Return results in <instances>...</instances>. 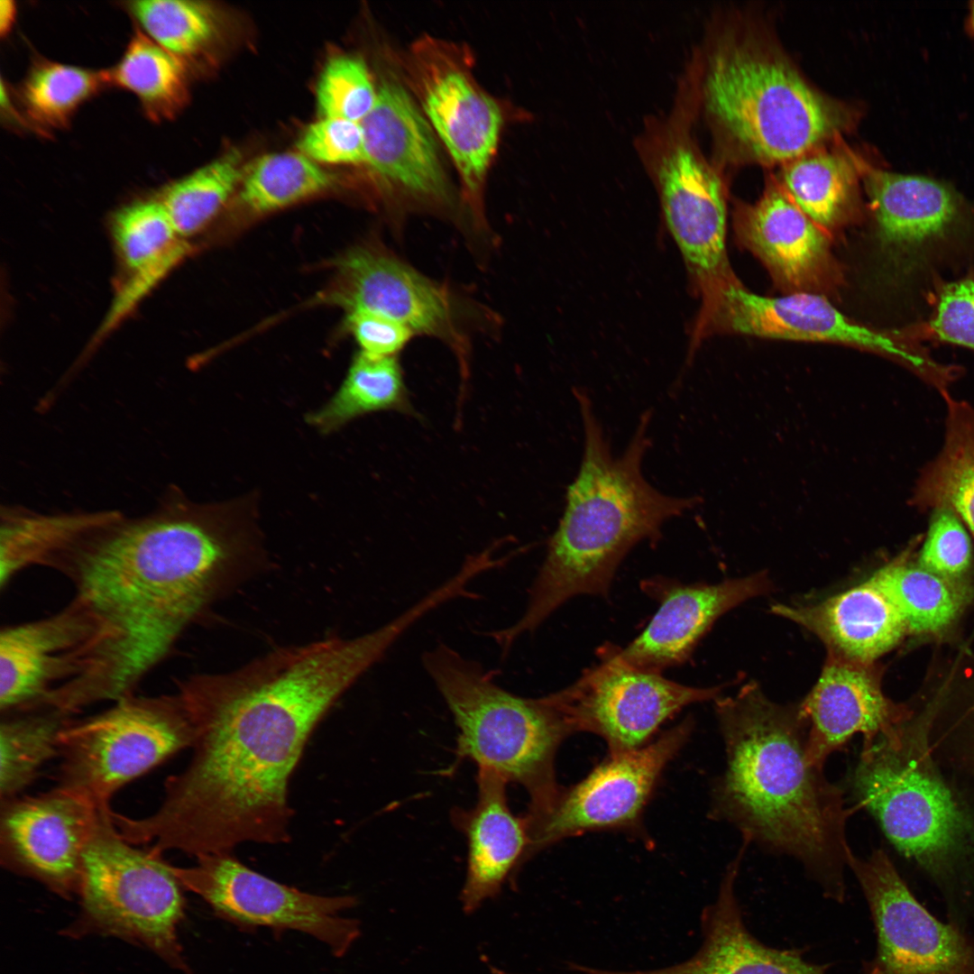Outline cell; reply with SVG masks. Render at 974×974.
I'll list each match as a JSON object with an SVG mask.
<instances>
[{
  "mask_svg": "<svg viewBox=\"0 0 974 974\" xmlns=\"http://www.w3.org/2000/svg\"><path fill=\"white\" fill-rule=\"evenodd\" d=\"M176 694L194 732L190 759L167 777L152 813L118 816L123 836L195 858L288 842L291 776L342 696L334 671L313 653L287 648L237 670L189 676Z\"/></svg>",
  "mask_w": 974,
  "mask_h": 974,
  "instance_id": "cell-1",
  "label": "cell"
},
{
  "mask_svg": "<svg viewBox=\"0 0 974 974\" xmlns=\"http://www.w3.org/2000/svg\"><path fill=\"white\" fill-rule=\"evenodd\" d=\"M255 499L213 504L179 500L90 534L58 572L89 630L73 680L57 704L77 714L130 694L171 653L184 631L260 562Z\"/></svg>",
  "mask_w": 974,
  "mask_h": 974,
  "instance_id": "cell-2",
  "label": "cell"
},
{
  "mask_svg": "<svg viewBox=\"0 0 974 974\" xmlns=\"http://www.w3.org/2000/svg\"><path fill=\"white\" fill-rule=\"evenodd\" d=\"M715 712L726 767L713 786L710 816L734 825L750 843L794 857L824 896L845 902L852 809L823 767L810 763L800 704L775 703L751 682L718 697Z\"/></svg>",
  "mask_w": 974,
  "mask_h": 974,
  "instance_id": "cell-3",
  "label": "cell"
},
{
  "mask_svg": "<svg viewBox=\"0 0 974 974\" xmlns=\"http://www.w3.org/2000/svg\"><path fill=\"white\" fill-rule=\"evenodd\" d=\"M574 397L583 428L581 464L567 489L563 516L548 541L525 611L515 623L492 632L504 652L568 599L605 596L629 550L643 540L657 539L665 523L695 504L694 498L661 492L643 475L651 411L642 414L624 452L614 455L591 399L580 390Z\"/></svg>",
  "mask_w": 974,
  "mask_h": 974,
  "instance_id": "cell-4",
  "label": "cell"
},
{
  "mask_svg": "<svg viewBox=\"0 0 974 974\" xmlns=\"http://www.w3.org/2000/svg\"><path fill=\"white\" fill-rule=\"evenodd\" d=\"M681 74L710 128L716 163H786L850 122L847 108L813 87L779 51L730 29L712 28Z\"/></svg>",
  "mask_w": 974,
  "mask_h": 974,
  "instance_id": "cell-5",
  "label": "cell"
},
{
  "mask_svg": "<svg viewBox=\"0 0 974 974\" xmlns=\"http://www.w3.org/2000/svg\"><path fill=\"white\" fill-rule=\"evenodd\" d=\"M422 664L458 730L457 760H471L523 786L528 816L547 813L561 789L556 755L573 734L550 694L516 695L496 683L492 671L444 643L427 650Z\"/></svg>",
  "mask_w": 974,
  "mask_h": 974,
  "instance_id": "cell-6",
  "label": "cell"
},
{
  "mask_svg": "<svg viewBox=\"0 0 974 974\" xmlns=\"http://www.w3.org/2000/svg\"><path fill=\"white\" fill-rule=\"evenodd\" d=\"M909 721L862 745L850 786L896 850L947 884L971 847L974 822L936 770L925 735Z\"/></svg>",
  "mask_w": 974,
  "mask_h": 974,
  "instance_id": "cell-7",
  "label": "cell"
},
{
  "mask_svg": "<svg viewBox=\"0 0 974 974\" xmlns=\"http://www.w3.org/2000/svg\"><path fill=\"white\" fill-rule=\"evenodd\" d=\"M101 810L84 850L78 896L79 917L68 932L115 936L142 945L187 971L177 936L184 916L182 886L163 853L125 840Z\"/></svg>",
  "mask_w": 974,
  "mask_h": 974,
  "instance_id": "cell-8",
  "label": "cell"
},
{
  "mask_svg": "<svg viewBox=\"0 0 974 974\" xmlns=\"http://www.w3.org/2000/svg\"><path fill=\"white\" fill-rule=\"evenodd\" d=\"M695 103L677 86L671 106L644 116L633 139L666 224L697 289L735 277L726 251V188L718 164L701 151Z\"/></svg>",
  "mask_w": 974,
  "mask_h": 974,
  "instance_id": "cell-9",
  "label": "cell"
},
{
  "mask_svg": "<svg viewBox=\"0 0 974 974\" xmlns=\"http://www.w3.org/2000/svg\"><path fill=\"white\" fill-rule=\"evenodd\" d=\"M193 740L176 693L130 694L98 713L68 721L60 736L58 786L108 807L120 789L190 749Z\"/></svg>",
  "mask_w": 974,
  "mask_h": 974,
  "instance_id": "cell-10",
  "label": "cell"
},
{
  "mask_svg": "<svg viewBox=\"0 0 974 974\" xmlns=\"http://www.w3.org/2000/svg\"><path fill=\"white\" fill-rule=\"evenodd\" d=\"M472 65L468 50L433 36L415 41L405 62L408 84L455 164L472 226L484 231V188L503 114Z\"/></svg>",
  "mask_w": 974,
  "mask_h": 974,
  "instance_id": "cell-11",
  "label": "cell"
},
{
  "mask_svg": "<svg viewBox=\"0 0 974 974\" xmlns=\"http://www.w3.org/2000/svg\"><path fill=\"white\" fill-rule=\"evenodd\" d=\"M190 867L173 866L183 888L199 896L216 915L243 927L299 931L343 956L360 934L340 915L357 903L352 896H325L280 884L246 867L232 852L205 854Z\"/></svg>",
  "mask_w": 974,
  "mask_h": 974,
  "instance_id": "cell-12",
  "label": "cell"
},
{
  "mask_svg": "<svg viewBox=\"0 0 974 974\" xmlns=\"http://www.w3.org/2000/svg\"><path fill=\"white\" fill-rule=\"evenodd\" d=\"M693 728L694 721L687 717L638 749L609 754L583 780L561 787L547 813L525 814L528 859L562 840L589 832H641L644 809Z\"/></svg>",
  "mask_w": 974,
  "mask_h": 974,
  "instance_id": "cell-13",
  "label": "cell"
},
{
  "mask_svg": "<svg viewBox=\"0 0 974 974\" xmlns=\"http://www.w3.org/2000/svg\"><path fill=\"white\" fill-rule=\"evenodd\" d=\"M601 663L565 688L550 694L573 733L591 732L607 743L609 754L638 749L684 707L716 700L721 687L677 684L658 673L637 669L608 647Z\"/></svg>",
  "mask_w": 974,
  "mask_h": 974,
  "instance_id": "cell-14",
  "label": "cell"
},
{
  "mask_svg": "<svg viewBox=\"0 0 974 974\" xmlns=\"http://www.w3.org/2000/svg\"><path fill=\"white\" fill-rule=\"evenodd\" d=\"M848 868L866 898L877 938L861 974H974V939L933 916L884 850L866 859L852 853Z\"/></svg>",
  "mask_w": 974,
  "mask_h": 974,
  "instance_id": "cell-15",
  "label": "cell"
},
{
  "mask_svg": "<svg viewBox=\"0 0 974 974\" xmlns=\"http://www.w3.org/2000/svg\"><path fill=\"white\" fill-rule=\"evenodd\" d=\"M698 292L701 307L693 331L692 351L707 336L728 333L849 345L891 354L912 369L920 361L917 352L854 323L821 294L761 296L743 287L737 277L707 285Z\"/></svg>",
  "mask_w": 974,
  "mask_h": 974,
  "instance_id": "cell-16",
  "label": "cell"
},
{
  "mask_svg": "<svg viewBox=\"0 0 974 974\" xmlns=\"http://www.w3.org/2000/svg\"><path fill=\"white\" fill-rule=\"evenodd\" d=\"M366 163L397 217L409 212L439 213L451 205V189L434 131L403 84L390 75L360 122Z\"/></svg>",
  "mask_w": 974,
  "mask_h": 974,
  "instance_id": "cell-17",
  "label": "cell"
},
{
  "mask_svg": "<svg viewBox=\"0 0 974 974\" xmlns=\"http://www.w3.org/2000/svg\"><path fill=\"white\" fill-rule=\"evenodd\" d=\"M103 808L60 786L1 801L2 867L63 898L78 896L83 853Z\"/></svg>",
  "mask_w": 974,
  "mask_h": 974,
  "instance_id": "cell-18",
  "label": "cell"
},
{
  "mask_svg": "<svg viewBox=\"0 0 974 974\" xmlns=\"http://www.w3.org/2000/svg\"><path fill=\"white\" fill-rule=\"evenodd\" d=\"M337 285L331 298L347 311L383 315L413 334L438 339L459 359L464 378L469 344L462 328L463 308L451 289L382 247L359 246L336 265Z\"/></svg>",
  "mask_w": 974,
  "mask_h": 974,
  "instance_id": "cell-19",
  "label": "cell"
},
{
  "mask_svg": "<svg viewBox=\"0 0 974 974\" xmlns=\"http://www.w3.org/2000/svg\"><path fill=\"white\" fill-rule=\"evenodd\" d=\"M733 225L738 240L786 293L825 296L841 285L842 271L830 234L795 204L780 183L767 186L756 203L739 207Z\"/></svg>",
  "mask_w": 974,
  "mask_h": 974,
  "instance_id": "cell-20",
  "label": "cell"
},
{
  "mask_svg": "<svg viewBox=\"0 0 974 974\" xmlns=\"http://www.w3.org/2000/svg\"><path fill=\"white\" fill-rule=\"evenodd\" d=\"M772 583L765 572L715 584H683L665 578L642 583L660 603L644 631L624 648L611 647L624 663L658 673L685 663L700 639L728 611L766 594Z\"/></svg>",
  "mask_w": 974,
  "mask_h": 974,
  "instance_id": "cell-21",
  "label": "cell"
},
{
  "mask_svg": "<svg viewBox=\"0 0 974 974\" xmlns=\"http://www.w3.org/2000/svg\"><path fill=\"white\" fill-rule=\"evenodd\" d=\"M799 704L809 725L808 759L821 767L856 734H862L868 745L911 718L906 707L884 694L874 663L830 653L816 684Z\"/></svg>",
  "mask_w": 974,
  "mask_h": 974,
  "instance_id": "cell-22",
  "label": "cell"
},
{
  "mask_svg": "<svg viewBox=\"0 0 974 974\" xmlns=\"http://www.w3.org/2000/svg\"><path fill=\"white\" fill-rule=\"evenodd\" d=\"M88 627L69 602L49 616L0 631L1 713L42 704L74 676Z\"/></svg>",
  "mask_w": 974,
  "mask_h": 974,
  "instance_id": "cell-23",
  "label": "cell"
},
{
  "mask_svg": "<svg viewBox=\"0 0 974 974\" xmlns=\"http://www.w3.org/2000/svg\"><path fill=\"white\" fill-rule=\"evenodd\" d=\"M864 180L880 244L902 270H917L960 225L959 199L940 181L871 168Z\"/></svg>",
  "mask_w": 974,
  "mask_h": 974,
  "instance_id": "cell-24",
  "label": "cell"
},
{
  "mask_svg": "<svg viewBox=\"0 0 974 974\" xmlns=\"http://www.w3.org/2000/svg\"><path fill=\"white\" fill-rule=\"evenodd\" d=\"M749 846L742 841L723 874L715 900L702 911L698 950L676 964L625 974H828L824 966L799 951L770 947L748 929L735 886Z\"/></svg>",
  "mask_w": 974,
  "mask_h": 974,
  "instance_id": "cell-25",
  "label": "cell"
},
{
  "mask_svg": "<svg viewBox=\"0 0 974 974\" xmlns=\"http://www.w3.org/2000/svg\"><path fill=\"white\" fill-rule=\"evenodd\" d=\"M477 802L470 810L455 808L453 822L467 840V871L461 899L472 912L496 896L505 880L528 859L530 838L526 815L510 808L507 784L495 772L478 768Z\"/></svg>",
  "mask_w": 974,
  "mask_h": 974,
  "instance_id": "cell-26",
  "label": "cell"
},
{
  "mask_svg": "<svg viewBox=\"0 0 974 974\" xmlns=\"http://www.w3.org/2000/svg\"><path fill=\"white\" fill-rule=\"evenodd\" d=\"M771 611L814 634L828 653L862 663H874L907 632L899 611L871 576L815 603H777Z\"/></svg>",
  "mask_w": 974,
  "mask_h": 974,
  "instance_id": "cell-27",
  "label": "cell"
},
{
  "mask_svg": "<svg viewBox=\"0 0 974 974\" xmlns=\"http://www.w3.org/2000/svg\"><path fill=\"white\" fill-rule=\"evenodd\" d=\"M111 231L124 276L101 334L129 314L189 252L158 197L123 207Z\"/></svg>",
  "mask_w": 974,
  "mask_h": 974,
  "instance_id": "cell-28",
  "label": "cell"
},
{
  "mask_svg": "<svg viewBox=\"0 0 974 974\" xmlns=\"http://www.w3.org/2000/svg\"><path fill=\"white\" fill-rule=\"evenodd\" d=\"M119 518L116 513L43 515L8 511L0 530V587L32 566L58 571L90 534Z\"/></svg>",
  "mask_w": 974,
  "mask_h": 974,
  "instance_id": "cell-29",
  "label": "cell"
},
{
  "mask_svg": "<svg viewBox=\"0 0 974 974\" xmlns=\"http://www.w3.org/2000/svg\"><path fill=\"white\" fill-rule=\"evenodd\" d=\"M780 185L828 234L850 225L859 216L858 172L840 152L813 150L785 163Z\"/></svg>",
  "mask_w": 974,
  "mask_h": 974,
  "instance_id": "cell-30",
  "label": "cell"
},
{
  "mask_svg": "<svg viewBox=\"0 0 974 974\" xmlns=\"http://www.w3.org/2000/svg\"><path fill=\"white\" fill-rule=\"evenodd\" d=\"M942 396L947 408L944 444L918 478L913 503L922 510L951 509L974 536V407L949 392Z\"/></svg>",
  "mask_w": 974,
  "mask_h": 974,
  "instance_id": "cell-31",
  "label": "cell"
},
{
  "mask_svg": "<svg viewBox=\"0 0 974 974\" xmlns=\"http://www.w3.org/2000/svg\"><path fill=\"white\" fill-rule=\"evenodd\" d=\"M396 410L414 415L397 356L360 351L337 391L306 421L324 435L334 433L365 414Z\"/></svg>",
  "mask_w": 974,
  "mask_h": 974,
  "instance_id": "cell-32",
  "label": "cell"
},
{
  "mask_svg": "<svg viewBox=\"0 0 974 974\" xmlns=\"http://www.w3.org/2000/svg\"><path fill=\"white\" fill-rule=\"evenodd\" d=\"M905 552L871 578L902 616L907 632L939 634L949 629L969 599L966 586L909 561Z\"/></svg>",
  "mask_w": 974,
  "mask_h": 974,
  "instance_id": "cell-33",
  "label": "cell"
},
{
  "mask_svg": "<svg viewBox=\"0 0 974 974\" xmlns=\"http://www.w3.org/2000/svg\"><path fill=\"white\" fill-rule=\"evenodd\" d=\"M71 718L47 705L1 713V801L18 796L59 757L60 732Z\"/></svg>",
  "mask_w": 974,
  "mask_h": 974,
  "instance_id": "cell-34",
  "label": "cell"
},
{
  "mask_svg": "<svg viewBox=\"0 0 974 974\" xmlns=\"http://www.w3.org/2000/svg\"><path fill=\"white\" fill-rule=\"evenodd\" d=\"M121 58L104 71L108 85L133 93L153 122L172 118L186 98L185 65L138 26Z\"/></svg>",
  "mask_w": 974,
  "mask_h": 974,
  "instance_id": "cell-35",
  "label": "cell"
},
{
  "mask_svg": "<svg viewBox=\"0 0 974 974\" xmlns=\"http://www.w3.org/2000/svg\"><path fill=\"white\" fill-rule=\"evenodd\" d=\"M106 85L104 71L40 59L18 95L24 117L44 132L65 128L79 106Z\"/></svg>",
  "mask_w": 974,
  "mask_h": 974,
  "instance_id": "cell-36",
  "label": "cell"
},
{
  "mask_svg": "<svg viewBox=\"0 0 974 974\" xmlns=\"http://www.w3.org/2000/svg\"><path fill=\"white\" fill-rule=\"evenodd\" d=\"M241 166L239 152L230 151L161 190L158 198L181 238L199 233L219 212L242 181Z\"/></svg>",
  "mask_w": 974,
  "mask_h": 974,
  "instance_id": "cell-37",
  "label": "cell"
},
{
  "mask_svg": "<svg viewBox=\"0 0 974 974\" xmlns=\"http://www.w3.org/2000/svg\"><path fill=\"white\" fill-rule=\"evenodd\" d=\"M333 175L301 152L262 156L244 174L240 199L256 213L275 211L333 186Z\"/></svg>",
  "mask_w": 974,
  "mask_h": 974,
  "instance_id": "cell-38",
  "label": "cell"
},
{
  "mask_svg": "<svg viewBox=\"0 0 974 974\" xmlns=\"http://www.w3.org/2000/svg\"><path fill=\"white\" fill-rule=\"evenodd\" d=\"M125 8L144 33L184 65L216 36L215 14L203 2L141 0L127 2Z\"/></svg>",
  "mask_w": 974,
  "mask_h": 974,
  "instance_id": "cell-39",
  "label": "cell"
},
{
  "mask_svg": "<svg viewBox=\"0 0 974 974\" xmlns=\"http://www.w3.org/2000/svg\"><path fill=\"white\" fill-rule=\"evenodd\" d=\"M316 94L321 118L361 122L376 102L377 87L360 57L340 55L325 65Z\"/></svg>",
  "mask_w": 974,
  "mask_h": 974,
  "instance_id": "cell-40",
  "label": "cell"
},
{
  "mask_svg": "<svg viewBox=\"0 0 974 974\" xmlns=\"http://www.w3.org/2000/svg\"><path fill=\"white\" fill-rule=\"evenodd\" d=\"M918 565L942 577L957 580L972 563V547L965 525L947 507L933 510Z\"/></svg>",
  "mask_w": 974,
  "mask_h": 974,
  "instance_id": "cell-41",
  "label": "cell"
},
{
  "mask_svg": "<svg viewBox=\"0 0 974 974\" xmlns=\"http://www.w3.org/2000/svg\"><path fill=\"white\" fill-rule=\"evenodd\" d=\"M297 146L301 153L316 162L366 163L364 134L360 122L322 117L308 125Z\"/></svg>",
  "mask_w": 974,
  "mask_h": 974,
  "instance_id": "cell-42",
  "label": "cell"
},
{
  "mask_svg": "<svg viewBox=\"0 0 974 974\" xmlns=\"http://www.w3.org/2000/svg\"><path fill=\"white\" fill-rule=\"evenodd\" d=\"M929 328L941 341L974 350V275L939 290Z\"/></svg>",
  "mask_w": 974,
  "mask_h": 974,
  "instance_id": "cell-43",
  "label": "cell"
},
{
  "mask_svg": "<svg viewBox=\"0 0 974 974\" xmlns=\"http://www.w3.org/2000/svg\"><path fill=\"white\" fill-rule=\"evenodd\" d=\"M346 324L361 351L376 356H396L414 336L400 323L364 309L348 311Z\"/></svg>",
  "mask_w": 974,
  "mask_h": 974,
  "instance_id": "cell-44",
  "label": "cell"
},
{
  "mask_svg": "<svg viewBox=\"0 0 974 974\" xmlns=\"http://www.w3.org/2000/svg\"><path fill=\"white\" fill-rule=\"evenodd\" d=\"M15 16V5L13 1L0 2V29L5 34L11 28Z\"/></svg>",
  "mask_w": 974,
  "mask_h": 974,
  "instance_id": "cell-45",
  "label": "cell"
},
{
  "mask_svg": "<svg viewBox=\"0 0 974 974\" xmlns=\"http://www.w3.org/2000/svg\"><path fill=\"white\" fill-rule=\"evenodd\" d=\"M971 742L972 743H969V746L968 748V750H969L968 758L969 759L971 767L974 769V738H973Z\"/></svg>",
  "mask_w": 974,
  "mask_h": 974,
  "instance_id": "cell-46",
  "label": "cell"
},
{
  "mask_svg": "<svg viewBox=\"0 0 974 974\" xmlns=\"http://www.w3.org/2000/svg\"><path fill=\"white\" fill-rule=\"evenodd\" d=\"M970 22H971L972 29L974 31V4H973V5L971 7Z\"/></svg>",
  "mask_w": 974,
  "mask_h": 974,
  "instance_id": "cell-47",
  "label": "cell"
}]
</instances>
